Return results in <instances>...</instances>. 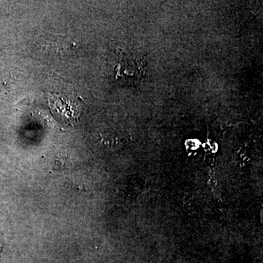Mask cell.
<instances>
[{
    "mask_svg": "<svg viewBox=\"0 0 263 263\" xmlns=\"http://www.w3.org/2000/svg\"><path fill=\"white\" fill-rule=\"evenodd\" d=\"M146 65L141 57H123L119 65V74H126L127 77H132L134 80L143 79L146 74Z\"/></svg>",
    "mask_w": 263,
    "mask_h": 263,
    "instance_id": "cell-1",
    "label": "cell"
},
{
    "mask_svg": "<svg viewBox=\"0 0 263 263\" xmlns=\"http://www.w3.org/2000/svg\"><path fill=\"white\" fill-rule=\"evenodd\" d=\"M3 242L1 238H0V254L2 253V251H3Z\"/></svg>",
    "mask_w": 263,
    "mask_h": 263,
    "instance_id": "cell-2",
    "label": "cell"
}]
</instances>
